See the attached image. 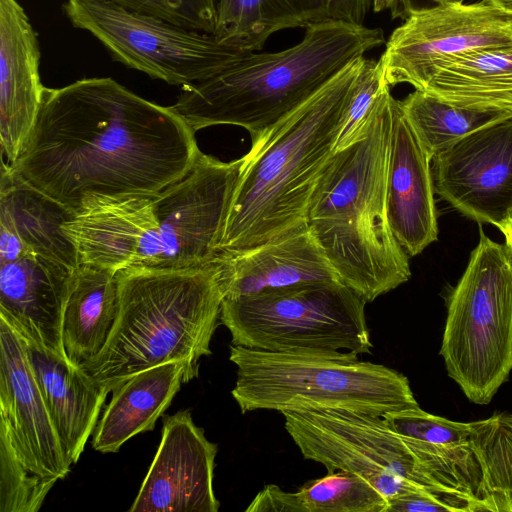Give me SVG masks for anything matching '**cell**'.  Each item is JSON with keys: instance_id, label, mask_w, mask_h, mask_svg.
I'll return each mask as SVG.
<instances>
[{"instance_id": "31", "label": "cell", "mask_w": 512, "mask_h": 512, "mask_svg": "<svg viewBox=\"0 0 512 512\" xmlns=\"http://www.w3.org/2000/svg\"><path fill=\"white\" fill-rule=\"evenodd\" d=\"M385 85L380 61L363 57L341 120L335 152L355 143L366 133Z\"/></svg>"}, {"instance_id": "18", "label": "cell", "mask_w": 512, "mask_h": 512, "mask_svg": "<svg viewBox=\"0 0 512 512\" xmlns=\"http://www.w3.org/2000/svg\"><path fill=\"white\" fill-rule=\"evenodd\" d=\"M37 34L17 0H0V146L8 163L24 150L40 111Z\"/></svg>"}, {"instance_id": "6", "label": "cell", "mask_w": 512, "mask_h": 512, "mask_svg": "<svg viewBox=\"0 0 512 512\" xmlns=\"http://www.w3.org/2000/svg\"><path fill=\"white\" fill-rule=\"evenodd\" d=\"M282 414L287 433L305 459L324 465L327 472L347 470L364 476L387 501L422 490L483 504L481 470L470 441L423 442L397 433L382 416L348 410Z\"/></svg>"}, {"instance_id": "15", "label": "cell", "mask_w": 512, "mask_h": 512, "mask_svg": "<svg viewBox=\"0 0 512 512\" xmlns=\"http://www.w3.org/2000/svg\"><path fill=\"white\" fill-rule=\"evenodd\" d=\"M0 429L33 473L55 483L69 473L71 465L31 370L24 340L2 318Z\"/></svg>"}, {"instance_id": "17", "label": "cell", "mask_w": 512, "mask_h": 512, "mask_svg": "<svg viewBox=\"0 0 512 512\" xmlns=\"http://www.w3.org/2000/svg\"><path fill=\"white\" fill-rule=\"evenodd\" d=\"M431 159L407 119L391 100L387 169V214L391 230L409 257L438 238Z\"/></svg>"}, {"instance_id": "1", "label": "cell", "mask_w": 512, "mask_h": 512, "mask_svg": "<svg viewBox=\"0 0 512 512\" xmlns=\"http://www.w3.org/2000/svg\"><path fill=\"white\" fill-rule=\"evenodd\" d=\"M201 152L195 131L170 106L93 77L44 88L28 142L10 164L75 212L94 196L153 198Z\"/></svg>"}, {"instance_id": "2", "label": "cell", "mask_w": 512, "mask_h": 512, "mask_svg": "<svg viewBox=\"0 0 512 512\" xmlns=\"http://www.w3.org/2000/svg\"><path fill=\"white\" fill-rule=\"evenodd\" d=\"M362 58L252 140L242 156L219 254L247 250L308 227L310 203L335 153Z\"/></svg>"}, {"instance_id": "3", "label": "cell", "mask_w": 512, "mask_h": 512, "mask_svg": "<svg viewBox=\"0 0 512 512\" xmlns=\"http://www.w3.org/2000/svg\"><path fill=\"white\" fill-rule=\"evenodd\" d=\"M390 86L376 101L366 133L334 153L312 197L307 225L340 281L366 303L409 280V256L387 214Z\"/></svg>"}, {"instance_id": "21", "label": "cell", "mask_w": 512, "mask_h": 512, "mask_svg": "<svg viewBox=\"0 0 512 512\" xmlns=\"http://www.w3.org/2000/svg\"><path fill=\"white\" fill-rule=\"evenodd\" d=\"M224 297L303 283L340 281L309 227L217 258Z\"/></svg>"}, {"instance_id": "38", "label": "cell", "mask_w": 512, "mask_h": 512, "mask_svg": "<svg viewBox=\"0 0 512 512\" xmlns=\"http://www.w3.org/2000/svg\"><path fill=\"white\" fill-rule=\"evenodd\" d=\"M500 231L504 234L506 245L508 246L511 254H512V218L509 222L500 229Z\"/></svg>"}, {"instance_id": "26", "label": "cell", "mask_w": 512, "mask_h": 512, "mask_svg": "<svg viewBox=\"0 0 512 512\" xmlns=\"http://www.w3.org/2000/svg\"><path fill=\"white\" fill-rule=\"evenodd\" d=\"M421 91L455 107L512 115V45L445 62Z\"/></svg>"}, {"instance_id": "29", "label": "cell", "mask_w": 512, "mask_h": 512, "mask_svg": "<svg viewBox=\"0 0 512 512\" xmlns=\"http://www.w3.org/2000/svg\"><path fill=\"white\" fill-rule=\"evenodd\" d=\"M296 493L303 512H386L387 499L364 476L328 472L306 482Z\"/></svg>"}, {"instance_id": "23", "label": "cell", "mask_w": 512, "mask_h": 512, "mask_svg": "<svg viewBox=\"0 0 512 512\" xmlns=\"http://www.w3.org/2000/svg\"><path fill=\"white\" fill-rule=\"evenodd\" d=\"M374 0H217L214 35L242 50H261L280 30L343 21L364 25Z\"/></svg>"}, {"instance_id": "22", "label": "cell", "mask_w": 512, "mask_h": 512, "mask_svg": "<svg viewBox=\"0 0 512 512\" xmlns=\"http://www.w3.org/2000/svg\"><path fill=\"white\" fill-rule=\"evenodd\" d=\"M23 340L36 383L66 458L73 465L95 430L109 392L81 366L31 340Z\"/></svg>"}, {"instance_id": "19", "label": "cell", "mask_w": 512, "mask_h": 512, "mask_svg": "<svg viewBox=\"0 0 512 512\" xmlns=\"http://www.w3.org/2000/svg\"><path fill=\"white\" fill-rule=\"evenodd\" d=\"M73 270L31 253L0 263V318L63 358L62 320Z\"/></svg>"}, {"instance_id": "25", "label": "cell", "mask_w": 512, "mask_h": 512, "mask_svg": "<svg viewBox=\"0 0 512 512\" xmlns=\"http://www.w3.org/2000/svg\"><path fill=\"white\" fill-rule=\"evenodd\" d=\"M118 307L116 272L83 264L73 270L62 320L63 346L72 364L81 366L102 351Z\"/></svg>"}, {"instance_id": "33", "label": "cell", "mask_w": 512, "mask_h": 512, "mask_svg": "<svg viewBox=\"0 0 512 512\" xmlns=\"http://www.w3.org/2000/svg\"><path fill=\"white\" fill-rule=\"evenodd\" d=\"M125 8L155 16L175 25L214 33L217 24L216 0H110Z\"/></svg>"}, {"instance_id": "32", "label": "cell", "mask_w": 512, "mask_h": 512, "mask_svg": "<svg viewBox=\"0 0 512 512\" xmlns=\"http://www.w3.org/2000/svg\"><path fill=\"white\" fill-rule=\"evenodd\" d=\"M397 433L437 445L462 444L470 441L471 422H457L430 414L419 406L391 411L382 416Z\"/></svg>"}, {"instance_id": "4", "label": "cell", "mask_w": 512, "mask_h": 512, "mask_svg": "<svg viewBox=\"0 0 512 512\" xmlns=\"http://www.w3.org/2000/svg\"><path fill=\"white\" fill-rule=\"evenodd\" d=\"M384 43L381 28L343 21L313 24L290 48L251 52L217 75L181 88L170 108L195 132L234 125L246 129L253 140Z\"/></svg>"}, {"instance_id": "7", "label": "cell", "mask_w": 512, "mask_h": 512, "mask_svg": "<svg viewBox=\"0 0 512 512\" xmlns=\"http://www.w3.org/2000/svg\"><path fill=\"white\" fill-rule=\"evenodd\" d=\"M229 349L237 367L231 394L242 413L340 409L383 416L419 406L406 376L354 352Z\"/></svg>"}, {"instance_id": "24", "label": "cell", "mask_w": 512, "mask_h": 512, "mask_svg": "<svg viewBox=\"0 0 512 512\" xmlns=\"http://www.w3.org/2000/svg\"><path fill=\"white\" fill-rule=\"evenodd\" d=\"M198 371L187 362L173 361L130 377L112 391L93 432L92 447L114 453L133 436L153 430L181 385Z\"/></svg>"}, {"instance_id": "36", "label": "cell", "mask_w": 512, "mask_h": 512, "mask_svg": "<svg viewBox=\"0 0 512 512\" xmlns=\"http://www.w3.org/2000/svg\"><path fill=\"white\" fill-rule=\"evenodd\" d=\"M429 0H375L376 11L388 9L393 19L404 20L411 12L428 7Z\"/></svg>"}, {"instance_id": "11", "label": "cell", "mask_w": 512, "mask_h": 512, "mask_svg": "<svg viewBox=\"0 0 512 512\" xmlns=\"http://www.w3.org/2000/svg\"><path fill=\"white\" fill-rule=\"evenodd\" d=\"M512 45V16L489 0L441 1L411 12L393 30L379 61L384 82L423 90L447 61Z\"/></svg>"}, {"instance_id": "5", "label": "cell", "mask_w": 512, "mask_h": 512, "mask_svg": "<svg viewBox=\"0 0 512 512\" xmlns=\"http://www.w3.org/2000/svg\"><path fill=\"white\" fill-rule=\"evenodd\" d=\"M118 315L102 351L81 367L109 393L149 368L211 354L223 290L216 261L199 267L133 266L116 273Z\"/></svg>"}, {"instance_id": "14", "label": "cell", "mask_w": 512, "mask_h": 512, "mask_svg": "<svg viewBox=\"0 0 512 512\" xmlns=\"http://www.w3.org/2000/svg\"><path fill=\"white\" fill-rule=\"evenodd\" d=\"M217 444L189 409L163 416L158 450L130 512H217L213 488Z\"/></svg>"}, {"instance_id": "9", "label": "cell", "mask_w": 512, "mask_h": 512, "mask_svg": "<svg viewBox=\"0 0 512 512\" xmlns=\"http://www.w3.org/2000/svg\"><path fill=\"white\" fill-rule=\"evenodd\" d=\"M365 304L341 281L303 283L224 297L220 323L250 349L371 353Z\"/></svg>"}, {"instance_id": "34", "label": "cell", "mask_w": 512, "mask_h": 512, "mask_svg": "<svg viewBox=\"0 0 512 512\" xmlns=\"http://www.w3.org/2000/svg\"><path fill=\"white\" fill-rule=\"evenodd\" d=\"M482 512L471 500L428 491H410L390 498L386 512Z\"/></svg>"}, {"instance_id": "35", "label": "cell", "mask_w": 512, "mask_h": 512, "mask_svg": "<svg viewBox=\"0 0 512 512\" xmlns=\"http://www.w3.org/2000/svg\"><path fill=\"white\" fill-rule=\"evenodd\" d=\"M247 512H303L296 493L276 485L265 486L246 508Z\"/></svg>"}, {"instance_id": "30", "label": "cell", "mask_w": 512, "mask_h": 512, "mask_svg": "<svg viewBox=\"0 0 512 512\" xmlns=\"http://www.w3.org/2000/svg\"><path fill=\"white\" fill-rule=\"evenodd\" d=\"M55 482L33 473L0 429V512H36Z\"/></svg>"}, {"instance_id": "28", "label": "cell", "mask_w": 512, "mask_h": 512, "mask_svg": "<svg viewBox=\"0 0 512 512\" xmlns=\"http://www.w3.org/2000/svg\"><path fill=\"white\" fill-rule=\"evenodd\" d=\"M400 103L431 160L469 133L512 116L499 111L455 107L421 90H414Z\"/></svg>"}, {"instance_id": "10", "label": "cell", "mask_w": 512, "mask_h": 512, "mask_svg": "<svg viewBox=\"0 0 512 512\" xmlns=\"http://www.w3.org/2000/svg\"><path fill=\"white\" fill-rule=\"evenodd\" d=\"M70 23L87 31L112 59L167 84L207 80L251 53L213 33L187 29L110 0H65Z\"/></svg>"}, {"instance_id": "27", "label": "cell", "mask_w": 512, "mask_h": 512, "mask_svg": "<svg viewBox=\"0 0 512 512\" xmlns=\"http://www.w3.org/2000/svg\"><path fill=\"white\" fill-rule=\"evenodd\" d=\"M470 445L481 470L485 511L512 512V413L471 422Z\"/></svg>"}, {"instance_id": "37", "label": "cell", "mask_w": 512, "mask_h": 512, "mask_svg": "<svg viewBox=\"0 0 512 512\" xmlns=\"http://www.w3.org/2000/svg\"><path fill=\"white\" fill-rule=\"evenodd\" d=\"M501 11L512 16V0H489Z\"/></svg>"}, {"instance_id": "39", "label": "cell", "mask_w": 512, "mask_h": 512, "mask_svg": "<svg viewBox=\"0 0 512 512\" xmlns=\"http://www.w3.org/2000/svg\"><path fill=\"white\" fill-rule=\"evenodd\" d=\"M441 1H465V0H429V6Z\"/></svg>"}, {"instance_id": "8", "label": "cell", "mask_w": 512, "mask_h": 512, "mask_svg": "<svg viewBox=\"0 0 512 512\" xmlns=\"http://www.w3.org/2000/svg\"><path fill=\"white\" fill-rule=\"evenodd\" d=\"M440 355L467 399L491 402L512 370V254L480 239L451 291Z\"/></svg>"}, {"instance_id": "12", "label": "cell", "mask_w": 512, "mask_h": 512, "mask_svg": "<svg viewBox=\"0 0 512 512\" xmlns=\"http://www.w3.org/2000/svg\"><path fill=\"white\" fill-rule=\"evenodd\" d=\"M242 157L223 162L200 153L189 172L153 197L158 256L153 267L188 268L219 256Z\"/></svg>"}, {"instance_id": "16", "label": "cell", "mask_w": 512, "mask_h": 512, "mask_svg": "<svg viewBox=\"0 0 512 512\" xmlns=\"http://www.w3.org/2000/svg\"><path fill=\"white\" fill-rule=\"evenodd\" d=\"M63 230L76 249L79 265L117 273L133 266L153 267L158 256L153 198H87Z\"/></svg>"}, {"instance_id": "20", "label": "cell", "mask_w": 512, "mask_h": 512, "mask_svg": "<svg viewBox=\"0 0 512 512\" xmlns=\"http://www.w3.org/2000/svg\"><path fill=\"white\" fill-rule=\"evenodd\" d=\"M75 212L29 183L10 163L0 171V263L37 254L70 269L79 266L63 230Z\"/></svg>"}, {"instance_id": "13", "label": "cell", "mask_w": 512, "mask_h": 512, "mask_svg": "<svg viewBox=\"0 0 512 512\" xmlns=\"http://www.w3.org/2000/svg\"><path fill=\"white\" fill-rule=\"evenodd\" d=\"M434 191L478 223L512 218V116L477 129L434 155Z\"/></svg>"}]
</instances>
